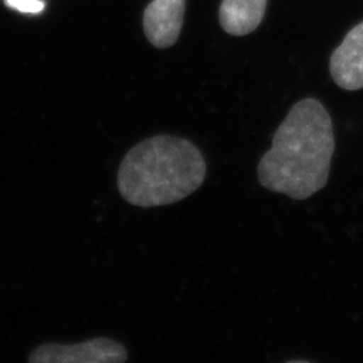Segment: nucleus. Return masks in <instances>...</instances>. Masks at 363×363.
<instances>
[{"mask_svg":"<svg viewBox=\"0 0 363 363\" xmlns=\"http://www.w3.org/2000/svg\"><path fill=\"white\" fill-rule=\"evenodd\" d=\"M335 139L330 115L316 100L295 105L259 160V181L273 193L307 199L328 182Z\"/></svg>","mask_w":363,"mask_h":363,"instance_id":"nucleus-1","label":"nucleus"},{"mask_svg":"<svg viewBox=\"0 0 363 363\" xmlns=\"http://www.w3.org/2000/svg\"><path fill=\"white\" fill-rule=\"evenodd\" d=\"M331 77L346 91L363 88V22L354 27L331 55Z\"/></svg>","mask_w":363,"mask_h":363,"instance_id":"nucleus-4","label":"nucleus"},{"mask_svg":"<svg viewBox=\"0 0 363 363\" xmlns=\"http://www.w3.org/2000/svg\"><path fill=\"white\" fill-rule=\"evenodd\" d=\"M268 0H222L220 22L232 35H247L259 27Z\"/></svg>","mask_w":363,"mask_h":363,"instance_id":"nucleus-6","label":"nucleus"},{"mask_svg":"<svg viewBox=\"0 0 363 363\" xmlns=\"http://www.w3.org/2000/svg\"><path fill=\"white\" fill-rule=\"evenodd\" d=\"M206 162L194 144L174 136H155L135 145L123 159L117 187L138 208L177 203L205 181Z\"/></svg>","mask_w":363,"mask_h":363,"instance_id":"nucleus-2","label":"nucleus"},{"mask_svg":"<svg viewBox=\"0 0 363 363\" xmlns=\"http://www.w3.org/2000/svg\"><path fill=\"white\" fill-rule=\"evenodd\" d=\"M6 4L10 9L25 13H39L45 9L42 0H6Z\"/></svg>","mask_w":363,"mask_h":363,"instance_id":"nucleus-7","label":"nucleus"},{"mask_svg":"<svg viewBox=\"0 0 363 363\" xmlns=\"http://www.w3.org/2000/svg\"><path fill=\"white\" fill-rule=\"evenodd\" d=\"M286 363H311L308 362V361H301V359H296V361H289V362Z\"/></svg>","mask_w":363,"mask_h":363,"instance_id":"nucleus-8","label":"nucleus"},{"mask_svg":"<svg viewBox=\"0 0 363 363\" xmlns=\"http://www.w3.org/2000/svg\"><path fill=\"white\" fill-rule=\"evenodd\" d=\"M127 349L113 339L94 337L77 345L46 343L28 357V363H125Z\"/></svg>","mask_w":363,"mask_h":363,"instance_id":"nucleus-3","label":"nucleus"},{"mask_svg":"<svg viewBox=\"0 0 363 363\" xmlns=\"http://www.w3.org/2000/svg\"><path fill=\"white\" fill-rule=\"evenodd\" d=\"M183 15L184 0H154L144 13L147 39L157 49L172 46L179 38Z\"/></svg>","mask_w":363,"mask_h":363,"instance_id":"nucleus-5","label":"nucleus"}]
</instances>
